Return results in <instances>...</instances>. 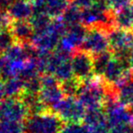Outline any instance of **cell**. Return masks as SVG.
Returning a JSON list of instances; mask_svg holds the SVG:
<instances>
[{
	"mask_svg": "<svg viewBox=\"0 0 133 133\" xmlns=\"http://www.w3.org/2000/svg\"><path fill=\"white\" fill-rule=\"evenodd\" d=\"M68 29L62 17L54 18L45 29L34 31L31 44L38 51L53 52L57 48L60 40L65 35Z\"/></svg>",
	"mask_w": 133,
	"mask_h": 133,
	"instance_id": "1",
	"label": "cell"
},
{
	"mask_svg": "<svg viewBox=\"0 0 133 133\" xmlns=\"http://www.w3.org/2000/svg\"><path fill=\"white\" fill-rule=\"evenodd\" d=\"M64 121L52 110L29 114L25 121L24 133H60Z\"/></svg>",
	"mask_w": 133,
	"mask_h": 133,
	"instance_id": "2",
	"label": "cell"
},
{
	"mask_svg": "<svg viewBox=\"0 0 133 133\" xmlns=\"http://www.w3.org/2000/svg\"><path fill=\"white\" fill-rule=\"evenodd\" d=\"M107 91V83L104 81L91 78L82 82L77 99L86 110L103 108Z\"/></svg>",
	"mask_w": 133,
	"mask_h": 133,
	"instance_id": "3",
	"label": "cell"
},
{
	"mask_svg": "<svg viewBox=\"0 0 133 133\" xmlns=\"http://www.w3.org/2000/svg\"><path fill=\"white\" fill-rule=\"evenodd\" d=\"M41 90L38 95L46 109H53L65 97L62 89L61 82L54 75L48 74L41 76Z\"/></svg>",
	"mask_w": 133,
	"mask_h": 133,
	"instance_id": "4",
	"label": "cell"
},
{
	"mask_svg": "<svg viewBox=\"0 0 133 133\" xmlns=\"http://www.w3.org/2000/svg\"><path fill=\"white\" fill-rule=\"evenodd\" d=\"M28 115L27 107L20 98L5 97L0 101V122L25 123Z\"/></svg>",
	"mask_w": 133,
	"mask_h": 133,
	"instance_id": "5",
	"label": "cell"
},
{
	"mask_svg": "<svg viewBox=\"0 0 133 133\" xmlns=\"http://www.w3.org/2000/svg\"><path fill=\"white\" fill-rule=\"evenodd\" d=\"M52 111L57 114L65 123L81 122L83 121L86 109L76 97L65 96Z\"/></svg>",
	"mask_w": 133,
	"mask_h": 133,
	"instance_id": "6",
	"label": "cell"
},
{
	"mask_svg": "<svg viewBox=\"0 0 133 133\" xmlns=\"http://www.w3.org/2000/svg\"><path fill=\"white\" fill-rule=\"evenodd\" d=\"M110 49L108 35L99 28H90L80 50L94 56Z\"/></svg>",
	"mask_w": 133,
	"mask_h": 133,
	"instance_id": "7",
	"label": "cell"
},
{
	"mask_svg": "<svg viewBox=\"0 0 133 133\" xmlns=\"http://www.w3.org/2000/svg\"><path fill=\"white\" fill-rule=\"evenodd\" d=\"M71 64L74 71V75L81 82L90 80L94 74L93 72V56L90 54L76 50L71 58Z\"/></svg>",
	"mask_w": 133,
	"mask_h": 133,
	"instance_id": "8",
	"label": "cell"
},
{
	"mask_svg": "<svg viewBox=\"0 0 133 133\" xmlns=\"http://www.w3.org/2000/svg\"><path fill=\"white\" fill-rule=\"evenodd\" d=\"M104 110L109 128L122 125H133V110L121 104L119 102L106 105Z\"/></svg>",
	"mask_w": 133,
	"mask_h": 133,
	"instance_id": "9",
	"label": "cell"
},
{
	"mask_svg": "<svg viewBox=\"0 0 133 133\" xmlns=\"http://www.w3.org/2000/svg\"><path fill=\"white\" fill-rule=\"evenodd\" d=\"M107 35L110 49L113 54L129 51L133 47V30L114 28Z\"/></svg>",
	"mask_w": 133,
	"mask_h": 133,
	"instance_id": "10",
	"label": "cell"
},
{
	"mask_svg": "<svg viewBox=\"0 0 133 133\" xmlns=\"http://www.w3.org/2000/svg\"><path fill=\"white\" fill-rule=\"evenodd\" d=\"M71 0H33L35 12L44 13L51 18L62 16Z\"/></svg>",
	"mask_w": 133,
	"mask_h": 133,
	"instance_id": "11",
	"label": "cell"
},
{
	"mask_svg": "<svg viewBox=\"0 0 133 133\" xmlns=\"http://www.w3.org/2000/svg\"><path fill=\"white\" fill-rule=\"evenodd\" d=\"M128 70H130V68L114 56L107 66L102 78L108 85L117 86L123 79Z\"/></svg>",
	"mask_w": 133,
	"mask_h": 133,
	"instance_id": "12",
	"label": "cell"
},
{
	"mask_svg": "<svg viewBox=\"0 0 133 133\" xmlns=\"http://www.w3.org/2000/svg\"><path fill=\"white\" fill-rule=\"evenodd\" d=\"M12 21L29 20L35 13L33 2L30 0H16L6 11Z\"/></svg>",
	"mask_w": 133,
	"mask_h": 133,
	"instance_id": "13",
	"label": "cell"
},
{
	"mask_svg": "<svg viewBox=\"0 0 133 133\" xmlns=\"http://www.w3.org/2000/svg\"><path fill=\"white\" fill-rule=\"evenodd\" d=\"M9 28L16 43L24 44L31 42V39L34 35V28L29 23V21H26V20L12 21L9 25Z\"/></svg>",
	"mask_w": 133,
	"mask_h": 133,
	"instance_id": "14",
	"label": "cell"
},
{
	"mask_svg": "<svg viewBox=\"0 0 133 133\" xmlns=\"http://www.w3.org/2000/svg\"><path fill=\"white\" fill-rule=\"evenodd\" d=\"M116 28L123 30H133V13L131 8H125L114 13Z\"/></svg>",
	"mask_w": 133,
	"mask_h": 133,
	"instance_id": "15",
	"label": "cell"
},
{
	"mask_svg": "<svg viewBox=\"0 0 133 133\" xmlns=\"http://www.w3.org/2000/svg\"><path fill=\"white\" fill-rule=\"evenodd\" d=\"M83 123L87 126H97V125L107 124L106 112L104 108L86 110Z\"/></svg>",
	"mask_w": 133,
	"mask_h": 133,
	"instance_id": "16",
	"label": "cell"
},
{
	"mask_svg": "<svg viewBox=\"0 0 133 133\" xmlns=\"http://www.w3.org/2000/svg\"><path fill=\"white\" fill-rule=\"evenodd\" d=\"M6 97L19 98L25 91V82L20 77H13L4 81Z\"/></svg>",
	"mask_w": 133,
	"mask_h": 133,
	"instance_id": "17",
	"label": "cell"
},
{
	"mask_svg": "<svg viewBox=\"0 0 133 133\" xmlns=\"http://www.w3.org/2000/svg\"><path fill=\"white\" fill-rule=\"evenodd\" d=\"M113 57L114 54L110 50L93 56V72L95 75L102 77L107 66Z\"/></svg>",
	"mask_w": 133,
	"mask_h": 133,
	"instance_id": "18",
	"label": "cell"
},
{
	"mask_svg": "<svg viewBox=\"0 0 133 133\" xmlns=\"http://www.w3.org/2000/svg\"><path fill=\"white\" fill-rule=\"evenodd\" d=\"M118 91V102L124 106L133 105V85L130 82H122L116 86Z\"/></svg>",
	"mask_w": 133,
	"mask_h": 133,
	"instance_id": "19",
	"label": "cell"
},
{
	"mask_svg": "<svg viewBox=\"0 0 133 133\" xmlns=\"http://www.w3.org/2000/svg\"><path fill=\"white\" fill-rule=\"evenodd\" d=\"M61 17L67 26L82 24V9L71 3Z\"/></svg>",
	"mask_w": 133,
	"mask_h": 133,
	"instance_id": "20",
	"label": "cell"
},
{
	"mask_svg": "<svg viewBox=\"0 0 133 133\" xmlns=\"http://www.w3.org/2000/svg\"><path fill=\"white\" fill-rule=\"evenodd\" d=\"M4 54L10 62H23L29 59L25 45L19 43H16Z\"/></svg>",
	"mask_w": 133,
	"mask_h": 133,
	"instance_id": "21",
	"label": "cell"
},
{
	"mask_svg": "<svg viewBox=\"0 0 133 133\" xmlns=\"http://www.w3.org/2000/svg\"><path fill=\"white\" fill-rule=\"evenodd\" d=\"M53 75L60 82H63L65 81L74 77L72 67L71 64V60L69 61H64L61 63L55 69Z\"/></svg>",
	"mask_w": 133,
	"mask_h": 133,
	"instance_id": "22",
	"label": "cell"
},
{
	"mask_svg": "<svg viewBox=\"0 0 133 133\" xmlns=\"http://www.w3.org/2000/svg\"><path fill=\"white\" fill-rule=\"evenodd\" d=\"M52 20L53 19L46 14L35 12L33 16H32V17L28 21L33 26L34 31H40V30L45 29L50 25Z\"/></svg>",
	"mask_w": 133,
	"mask_h": 133,
	"instance_id": "23",
	"label": "cell"
},
{
	"mask_svg": "<svg viewBox=\"0 0 133 133\" xmlns=\"http://www.w3.org/2000/svg\"><path fill=\"white\" fill-rule=\"evenodd\" d=\"M16 43L10 28L5 27L0 30V54H5Z\"/></svg>",
	"mask_w": 133,
	"mask_h": 133,
	"instance_id": "24",
	"label": "cell"
},
{
	"mask_svg": "<svg viewBox=\"0 0 133 133\" xmlns=\"http://www.w3.org/2000/svg\"><path fill=\"white\" fill-rule=\"evenodd\" d=\"M82 82L77 78L72 77L71 79L62 82L61 86L63 91V93L66 97H76L79 92Z\"/></svg>",
	"mask_w": 133,
	"mask_h": 133,
	"instance_id": "25",
	"label": "cell"
},
{
	"mask_svg": "<svg viewBox=\"0 0 133 133\" xmlns=\"http://www.w3.org/2000/svg\"><path fill=\"white\" fill-rule=\"evenodd\" d=\"M60 133H88V127L81 122L64 123Z\"/></svg>",
	"mask_w": 133,
	"mask_h": 133,
	"instance_id": "26",
	"label": "cell"
},
{
	"mask_svg": "<svg viewBox=\"0 0 133 133\" xmlns=\"http://www.w3.org/2000/svg\"><path fill=\"white\" fill-rule=\"evenodd\" d=\"M133 4V0H109L110 8L113 12L129 8Z\"/></svg>",
	"mask_w": 133,
	"mask_h": 133,
	"instance_id": "27",
	"label": "cell"
},
{
	"mask_svg": "<svg viewBox=\"0 0 133 133\" xmlns=\"http://www.w3.org/2000/svg\"><path fill=\"white\" fill-rule=\"evenodd\" d=\"M109 133H133V125H122L110 128Z\"/></svg>",
	"mask_w": 133,
	"mask_h": 133,
	"instance_id": "28",
	"label": "cell"
},
{
	"mask_svg": "<svg viewBox=\"0 0 133 133\" xmlns=\"http://www.w3.org/2000/svg\"><path fill=\"white\" fill-rule=\"evenodd\" d=\"M88 133H109L108 124L97 125V126H87Z\"/></svg>",
	"mask_w": 133,
	"mask_h": 133,
	"instance_id": "29",
	"label": "cell"
},
{
	"mask_svg": "<svg viewBox=\"0 0 133 133\" xmlns=\"http://www.w3.org/2000/svg\"><path fill=\"white\" fill-rule=\"evenodd\" d=\"M71 3L80 7L81 9H84L91 6L94 3V0H71Z\"/></svg>",
	"mask_w": 133,
	"mask_h": 133,
	"instance_id": "30",
	"label": "cell"
},
{
	"mask_svg": "<svg viewBox=\"0 0 133 133\" xmlns=\"http://www.w3.org/2000/svg\"><path fill=\"white\" fill-rule=\"evenodd\" d=\"M7 63H8V60L6 59V57L5 56L4 54H0V76L2 75V74L5 71V67L7 65Z\"/></svg>",
	"mask_w": 133,
	"mask_h": 133,
	"instance_id": "31",
	"label": "cell"
},
{
	"mask_svg": "<svg viewBox=\"0 0 133 133\" xmlns=\"http://www.w3.org/2000/svg\"><path fill=\"white\" fill-rule=\"evenodd\" d=\"M16 0H0V9L2 11L6 12L7 9L9 8L11 5H12Z\"/></svg>",
	"mask_w": 133,
	"mask_h": 133,
	"instance_id": "32",
	"label": "cell"
},
{
	"mask_svg": "<svg viewBox=\"0 0 133 133\" xmlns=\"http://www.w3.org/2000/svg\"><path fill=\"white\" fill-rule=\"evenodd\" d=\"M127 63H128L129 66L131 69H133V47L130 49L128 53V57H127Z\"/></svg>",
	"mask_w": 133,
	"mask_h": 133,
	"instance_id": "33",
	"label": "cell"
},
{
	"mask_svg": "<svg viewBox=\"0 0 133 133\" xmlns=\"http://www.w3.org/2000/svg\"><path fill=\"white\" fill-rule=\"evenodd\" d=\"M5 97H6L5 90V82L0 80V101L3 100Z\"/></svg>",
	"mask_w": 133,
	"mask_h": 133,
	"instance_id": "34",
	"label": "cell"
},
{
	"mask_svg": "<svg viewBox=\"0 0 133 133\" xmlns=\"http://www.w3.org/2000/svg\"><path fill=\"white\" fill-rule=\"evenodd\" d=\"M129 82H130V83L133 85V69H131V72H130V80H129Z\"/></svg>",
	"mask_w": 133,
	"mask_h": 133,
	"instance_id": "35",
	"label": "cell"
},
{
	"mask_svg": "<svg viewBox=\"0 0 133 133\" xmlns=\"http://www.w3.org/2000/svg\"><path fill=\"white\" fill-rule=\"evenodd\" d=\"M130 8H131V11H132V13H133V4H132V5H131V7H130Z\"/></svg>",
	"mask_w": 133,
	"mask_h": 133,
	"instance_id": "36",
	"label": "cell"
},
{
	"mask_svg": "<svg viewBox=\"0 0 133 133\" xmlns=\"http://www.w3.org/2000/svg\"><path fill=\"white\" fill-rule=\"evenodd\" d=\"M130 108H132V110H133V105H132L131 107H130Z\"/></svg>",
	"mask_w": 133,
	"mask_h": 133,
	"instance_id": "37",
	"label": "cell"
},
{
	"mask_svg": "<svg viewBox=\"0 0 133 133\" xmlns=\"http://www.w3.org/2000/svg\"><path fill=\"white\" fill-rule=\"evenodd\" d=\"M2 28H3V27H2V26H0V30H1V29H2Z\"/></svg>",
	"mask_w": 133,
	"mask_h": 133,
	"instance_id": "38",
	"label": "cell"
}]
</instances>
